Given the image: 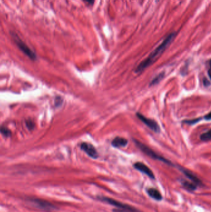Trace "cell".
<instances>
[{"instance_id": "1", "label": "cell", "mask_w": 211, "mask_h": 212, "mask_svg": "<svg viewBox=\"0 0 211 212\" xmlns=\"http://www.w3.org/2000/svg\"><path fill=\"white\" fill-rule=\"evenodd\" d=\"M175 37L174 34H170L164 41L163 42L157 47L150 55L144 61L140 63L137 67L136 68L135 72L136 73H140L146 68H148L151 64H152L157 59V58L164 52V51L167 48L170 42L172 41Z\"/></svg>"}, {"instance_id": "2", "label": "cell", "mask_w": 211, "mask_h": 212, "mask_svg": "<svg viewBox=\"0 0 211 212\" xmlns=\"http://www.w3.org/2000/svg\"><path fill=\"white\" fill-rule=\"evenodd\" d=\"M97 199L103 202H105L109 205L116 207V209H114L113 210V212H140L137 209L132 206H130L129 205L123 203L110 197L98 196Z\"/></svg>"}, {"instance_id": "3", "label": "cell", "mask_w": 211, "mask_h": 212, "mask_svg": "<svg viewBox=\"0 0 211 212\" xmlns=\"http://www.w3.org/2000/svg\"><path fill=\"white\" fill-rule=\"evenodd\" d=\"M134 142H135L136 145H137V147L140 150H141L143 153H144L146 155H147L148 156L151 157V158L154 159V160H159V161H160L164 162V163H165L167 164H168V165H172V163L170 161H168L167 159H165V158L162 157L161 156L157 155L152 150H151L150 148H149L146 145H144L143 143H140V141H139L137 140H134Z\"/></svg>"}, {"instance_id": "4", "label": "cell", "mask_w": 211, "mask_h": 212, "mask_svg": "<svg viewBox=\"0 0 211 212\" xmlns=\"http://www.w3.org/2000/svg\"><path fill=\"white\" fill-rule=\"evenodd\" d=\"M14 40L16 42V45L19 47V48L24 53L26 54L29 58H30L32 60H36L37 56L35 53L24 43L23 42L19 37H18L16 35L13 36Z\"/></svg>"}, {"instance_id": "5", "label": "cell", "mask_w": 211, "mask_h": 212, "mask_svg": "<svg viewBox=\"0 0 211 212\" xmlns=\"http://www.w3.org/2000/svg\"><path fill=\"white\" fill-rule=\"evenodd\" d=\"M136 115L140 121L143 122L146 125H147L152 131H154L156 133L160 132V127L155 120L151 118H148L140 113H137Z\"/></svg>"}, {"instance_id": "6", "label": "cell", "mask_w": 211, "mask_h": 212, "mask_svg": "<svg viewBox=\"0 0 211 212\" xmlns=\"http://www.w3.org/2000/svg\"><path fill=\"white\" fill-rule=\"evenodd\" d=\"M29 202L36 207L45 211H51L55 209V206L54 205L46 200L39 198H31L29 199Z\"/></svg>"}, {"instance_id": "7", "label": "cell", "mask_w": 211, "mask_h": 212, "mask_svg": "<svg viewBox=\"0 0 211 212\" xmlns=\"http://www.w3.org/2000/svg\"><path fill=\"white\" fill-rule=\"evenodd\" d=\"M81 149L92 159H97L99 158V153L96 148L91 143H82L81 144Z\"/></svg>"}, {"instance_id": "8", "label": "cell", "mask_w": 211, "mask_h": 212, "mask_svg": "<svg viewBox=\"0 0 211 212\" xmlns=\"http://www.w3.org/2000/svg\"><path fill=\"white\" fill-rule=\"evenodd\" d=\"M133 166L136 169H137L139 171L141 172L143 174L147 175L149 178H151L152 179H155V176H154L153 172L152 171V170L148 166H147L146 164H144V163H140V162H137V163L134 164Z\"/></svg>"}, {"instance_id": "9", "label": "cell", "mask_w": 211, "mask_h": 212, "mask_svg": "<svg viewBox=\"0 0 211 212\" xmlns=\"http://www.w3.org/2000/svg\"><path fill=\"white\" fill-rule=\"evenodd\" d=\"M179 169L191 181V182H193V183H194L195 184H196L197 185H201L202 184V182L196 176L194 175L193 173H191V171L183 168L181 167H179Z\"/></svg>"}, {"instance_id": "10", "label": "cell", "mask_w": 211, "mask_h": 212, "mask_svg": "<svg viewBox=\"0 0 211 212\" xmlns=\"http://www.w3.org/2000/svg\"><path fill=\"white\" fill-rule=\"evenodd\" d=\"M128 141L126 138L120 136L115 138L112 141V145L115 148L124 147L128 145Z\"/></svg>"}, {"instance_id": "11", "label": "cell", "mask_w": 211, "mask_h": 212, "mask_svg": "<svg viewBox=\"0 0 211 212\" xmlns=\"http://www.w3.org/2000/svg\"><path fill=\"white\" fill-rule=\"evenodd\" d=\"M147 193L148 195L153 199L157 200V201H160L162 199V196L160 192L156 189L154 188H149L147 189Z\"/></svg>"}, {"instance_id": "12", "label": "cell", "mask_w": 211, "mask_h": 212, "mask_svg": "<svg viewBox=\"0 0 211 212\" xmlns=\"http://www.w3.org/2000/svg\"><path fill=\"white\" fill-rule=\"evenodd\" d=\"M182 185L187 190H189V191H193V190H195L197 188V185L195 184L194 183H193V182H189L188 181H182Z\"/></svg>"}, {"instance_id": "13", "label": "cell", "mask_w": 211, "mask_h": 212, "mask_svg": "<svg viewBox=\"0 0 211 212\" xmlns=\"http://www.w3.org/2000/svg\"><path fill=\"white\" fill-rule=\"evenodd\" d=\"M200 139L203 141H211V129L207 131L202 133L200 136Z\"/></svg>"}, {"instance_id": "14", "label": "cell", "mask_w": 211, "mask_h": 212, "mask_svg": "<svg viewBox=\"0 0 211 212\" xmlns=\"http://www.w3.org/2000/svg\"><path fill=\"white\" fill-rule=\"evenodd\" d=\"M1 133L4 136H6V137H9L11 135V130L3 126H2L1 128Z\"/></svg>"}, {"instance_id": "15", "label": "cell", "mask_w": 211, "mask_h": 212, "mask_svg": "<svg viewBox=\"0 0 211 212\" xmlns=\"http://www.w3.org/2000/svg\"><path fill=\"white\" fill-rule=\"evenodd\" d=\"M164 77V74H160L159 75H158V76H157L152 81V82H151V85H156V84H157V83H158L162 79V78Z\"/></svg>"}, {"instance_id": "16", "label": "cell", "mask_w": 211, "mask_h": 212, "mask_svg": "<svg viewBox=\"0 0 211 212\" xmlns=\"http://www.w3.org/2000/svg\"><path fill=\"white\" fill-rule=\"evenodd\" d=\"M26 125L29 130H32L34 128V123L32 120H27L26 122Z\"/></svg>"}, {"instance_id": "17", "label": "cell", "mask_w": 211, "mask_h": 212, "mask_svg": "<svg viewBox=\"0 0 211 212\" xmlns=\"http://www.w3.org/2000/svg\"><path fill=\"white\" fill-rule=\"evenodd\" d=\"M201 118H196V119H193V120H185V123H186L188 124H194L197 122H198Z\"/></svg>"}, {"instance_id": "18", "label": "cell", "mask_w": 211, "mask_h": 212, "mask_svg": "<svg viewBox=\"0 0 211 212\" xmlns=\"http://www.w3.org/2000/svg\"><path fill=\"white\" fill-rule=\"evenodd\" d=\"M63 103V99L61 97H58L55 99V106H60Z\"/></svg>"}, {"instance_id": "19", "label": "cell", "mask_w": 211, "mask_h": 212, "mask_svg": "<svg viewBox=\"0 0 211 212\" xmlns=\"http://www.w3.org/2000/svg\"><path fill=\"white\" fill-rule=\"evenodd\" d=\"M208 75L210 78V79L211 80V59L210 60L209 62V69H208Z\"/></svg>"}, {"instance_id": "20", "label": "cell", "mask_w": 211, "mask_h": 212, "mask_svg": "<svg viewBox=\"0 0 211 212\" xmlns=\"http://www.w3.org/2000/svg\"><path fill=\"white\" fill-rule=\"evenodd\" d=\"M204 118L206 120H211V112L207 114V115H205L204 117Z\"/></svg>"}, {"instance_id": "21", "label": "cell", "mask_w": 211, "mask_h": 212, "mask_svg": "<svg viewBox=\"0 0 211 212\" xmlns=\"http://www.w3.org/2000/svg\"><path fill=\"white\" fill-rule=\"evenodd\" d=\"M85 2H86L87 3H89V4H93L94 3V0H84Z\"/></svg>"}]
</instances>
